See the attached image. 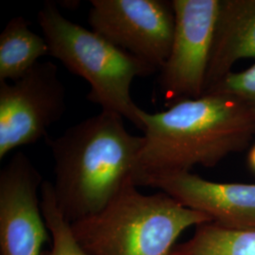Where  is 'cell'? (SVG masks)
I'll return each instance as SVG.
<instances>
[{
  "label": "cell",
  "mask_w": 255,
  "mask_h": 255,
  "mask_svg": "<svg viewBox=\"0 0 255 255\" xmlns=\"http://www.w3.org/2000/svg\"><path fill=\"white\" fill-rule=\"evenodd\" d=\"M145 186L164 192L221 227L255 231V184L212 182L183 172L155 178Z\"/></svg>",
  "instance_id": "obj_9"
},
{
  "label": "cell",
  "mask_w": 255,
  "mask_h": 255,
  "mask_svg": "<svg viewBox=\"0 0 255 255\" xmlns=\"http://www.w3.org/2000/svg\"><path fill=\"white\" fill-rule=\"evenodd\" d=\"M66 108L65 86L52 62H39L15 82H0V160L46 136Z\"/></svg>",
  "instance_id": "obj_5"
},
{
  "label": "cell",
  "mask_w": 255,
  "mask_h": 255,
  "mask_svg": "<svg viewBox=\"0 0 255 255\" xmlns=\"http://www.w3.org/2000/svg\"><path fill=\"white\" fill-rule=\"evenodd\" d=\"M175 30L159 84L166 106L204 95L219 0H173Z\"/></svg>",
  "instance_id": "obj_7"
},
{
  "label": "cell",
  "mask_w": 255,
  "mask_h": 255,
  "mask_svg": "<svg viewBox=\"0 0 255 255\" xmlns=\"http://www.w3.org/2000/svg\"><path fill=\"white\" fill-rule=\"evenodd\" d=\"M248 163H249L250 167L253 169V171L255 172V145L252 147V149L249 152Z\"/></svg>",
  "instance_id": "obj_15"
},
{
  "label": "cell",
  "mask_w": 255,
  "mask_h": 255,
  "mask_svg": "<svg viewBox=\"0 0 255 255\" xmlns=\"http://www.w3.org/2000/svg\"><path fill=\"white\" fill-rule=\"evenodd\" d=\"M207 222L164 192L143 194L129 182L101 212L71 227L89 255H171L185 230Z\"/></svg>",
  "instance_id": "obj_3"
},
{
  "label": "cell",
  "mask_w": 255,
  "mask_h": 255,
  "mask_svg": "<svg viewBox=\"0 0 255 255\" xmlns=\"http://www.w3.org/2000/svg\"><path fill=\"white\" fill-rule=\"evenodd\" d=\"M171 255H255V231L207 222L198 226L188 241L175 247Z\"/></svg>",
  "instance_id": "obj_12"
},
{
  "label": "cell",
  "mask_w": 255,
  "mask_h": 255,
  "mask_svg": "<svg viewBox=\"0 0 255 255\" xmlns=\"http://www.w3.org/2000/svg\"><path fill=\"white\" fill-rule=\"evenodd\" d=\"M49 55L45 37L30 28L27 19H10L0 34V82H15Z\"/></svg>",
  "instance_id": "obj_11"
},
{
  "label": "cell",
  "mask_w": 255,
  "mask_h": 255,
  "mask_svg": "<svg viewBox=\"0 0 255 255\" xmlns=\"http://www.w3.org/2000/svg\"><path fill=\"white\" fill-rule=\"evenodd\" d=\"M124 119L101 111L46 140L54 161L55 201L70 223L101 212L134 182L145 139L131 134Z\"/></svg>",
  "instance_id": "obj_2"
},
{
  "label": "cell",
  "mask_w": 255,
  "mask_h": 255,
  "mask_svg": "<svg viewBox=\"0 0 255 255\" xmlns=\"http://www.w3.org/2000/svg\"><path fill=\"white\" fill-rule=\"evenodd\" d=\"M255 58V0H219L205 92L219 84L238 61Z\"/></svg>",
  "instance_id": "obj_10"
},
{
  "label": "cell",
  "mask_w": 255,
  "mask_h": 255,
  "mask_svg": "<svg viewBox=\"0 0 255 255\" xmlns=\"http://www.w3.org/2000/svg\"><path fill=\"white\" fill-rule=\"evenodd\" d=\"M38 23L49 55L89 83L87 100L102 111L119 114L142 130L140 108L131 99L130 87L138 77L156 73L154 68L94 30L64 17L52 2L39 10Z\"/></svg>",
  "instance_id": "obj_4"
},
{
  "label": "cell",
  "mask_w": 255,
  "mask_h": 255,
  "mask_svg": "<svg viewBox=\"0 0 255 255\" xmlns=\"http://www.w3.org/2000/svg\"><path fill=\"white\" fill-rule=\"evenodd\" d=\"M211 92H221L236 97L246 107L255 123V64L240 72L233 71L206 94Z\"/></svg>",
  "instance_id": "obj_14"
},
{
  "label": "cell",
  "mask_w": 255,
  "mask_h": 255,
  "mask_svg": "<svg viewBox=\"0 0 255 255\" xmlns=\"http://www.w3.org/2000/svg\"><path fill=\"white\" fill-rule=\"evenodd\" d=\"M145 143L137 162L134 183L212 167L245 148L255 134V123L236 97L211 92L176 102L159 113L139 110Z\"/></svg>",
  "instance_id": "obj_1"
},
{
  "label": "cell",
  "mask_w": 255,
  "mask_h": 255,
  "mask_svg": "<svg viewBox=\"0 0 255 255\" xmlns=\"http://www.w3.org/2000/svg\"><path fill=\"white\" fill-rule=\"evenodd\" d=\"M92 30L160 72L172 46V1L92 0Z\"/></svg>",
  "instance_id": "obj_6"
},
{
  "label": "cell",
  "mask_w": 255,
  "mask_h": 255,
  "mask_svg": "<svg viewBox=\"0 0 255 255\" xmlns=\"http://www.w3.org/2000/svg\"><path fill=\"white\" fill-rule=\"evenodd\" d=\"M43 177L24 152L0 171V255H42L51 237L41 208Z\"/></svg>",
  "instance_id": "obj_8"
},
{
  "label": "cell",
  "mask_w": 255,
  "mask_h": 255,
  "mask_svg": "<svg viewBox=\"0 0 255 255\" xmlns=\"http://www.w3.org/2000/svg\"><path fill=\"white\" fill-rule=\"evenodd\" d=\"M40 196L43 216L52 240L51 249L42 255H91L79 243L71 223L59 209L55 201L52 182L44 181Z\"/></svg>",
  "instance_id": "obj_13"
}]
</instances>
